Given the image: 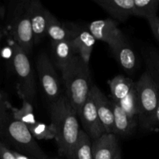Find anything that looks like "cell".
<instances>
[{"instance_id":"obj_1","label":"cell","mask_w":159,"mask_h":159,"mask_svg":"<svg viewBox=\"0 0 159 159\" xmlns=\"http://www.w3.org/2000/svg\"><path fill=\"white\" fill-rule=\"evenodd\" d=\"M50 126L55 133V139L59 155L69 159L79 138L80 124L77 114L65 94L50 104Z\"/></svg>"},{"instance_id":"obj_2","label":"cell","mask_w":159,"mask_h":159,"mask_svg":"<svg viewBox=\"0 0 159 159\" xmlns=\"http://www.w3.org/2000/svg\"><path fill=\"white\" fill-rule=\"evenodd\" d=\"M12 107L2 95L0 96V137L17 152L34 159H48L36 142L27 126L13 117Z\"/></svg>"},{"instance_id":"obj_3","label":"cell","mask_w":159,"mask_h":159,"mask_svg":"<svg viewBox=\"0 0 159 159\" xmlns=\"http://www.w3.org/2000/svg\"><path fill=\"white\" fill-rule=\"evenodd\" d=\"M61 71L65 95L78 116L93 86L89 65L76 55Z\"/></svg>"},{"instance_id":"obj_4","label":"cell","mask_w":159,"mask_h":159,"mask_svg":"<svg viewBox=\"0 0 159 159\" xmlns=\"http://www.w3.org/2000/svg\"><path fill=\"white\" fill-rule=\"evenodd\" d=\"M139 101V125L143 130L153 131L157 126L156 112L159 105V89L145 71L136 82Z\"/></svg>"},{"instance_id":"obj_5","label":"cell","mask_w":159,"mask_h":159,"mask_svg":"<svg viewBox=\"0 0 159 159\" xmlns=\"http://www.w3.org/2000/svg\"><path fill=\"white\" fill-rule=\"evenodd\" d=\"M12 62L17 76V93L22 100L33 103L36 97V82L28 54L17 43L12 47Z\"/></svg>"},{"instance_id":"obj_6","label":"cell","mask_w":159,"mask_h":159,"mask_svg":"<svg viewBox=\"0 0 159 159\" xmlns=\"http://www.w3.org/2000/svg\"><path fill=\"white\" fill-rule=\"evenodd\" d=\"M30 0L21 1L15 6L11 23V33L18 44L27 54L31 53L34 36L30 20Z\"/></svg>"},{"instance_id":"obj_7","label":"cell","mask_w":159,"mask_h":159,"mask_svg":"<svg viewBox=\"0 0 159 159\" xmlns=\"http://www.w3.org/2000/svg\"><path fill=\"white\" fill-rule=\"evenodd\" d=\"M36 65L41 88L50 104L52 103L63 95L52 62L45 53H41L37 57Z\"/></svg>"},{"instance_id":"obj_8","label":"cell","mask_w":159,"mask_h":159,"mask_svg":"<svg viewBox=\"0 0 159 159\" xmlns=\"http://www.w3.org/2000/svg\"><path fill=\"white\" fill-rule=\"evenodd\" d=\"M78 116L84 127V130L91 138L92 141L98 139L105 133V130L100 121L91 91L87 100L81 107Z\"/></svg>"},{"instance_id":"obj_9","label":"cell","mask_w":159,"mask_h":159,"mask_svg":"<svg viewBox=\"0 0 159 159\" xmlns=\"http://www.w3.org/2000/svg\"><path fill=\"white\" fill-rule=\"evenodd\" d=\"M87 30L95 40L104 42L109 47L125 37L123 31L118 28V23L111 18L95 20L88 23Z\"/></svg>"},{"instance_id":"obj_10","label":"cell","mask_w":159,"mask_h":159,"mask_svg":"<svg viewBox=\"0 0 159 159\" xmlns=\"http://www.w3.org/2000/svg\"><path fill=\"white\" fill-rule=\"evenodd\" d=\"M29 14L34 36V43H39L46 35L51 13L41 2L31 0L30 2Z\"/></svg>"},{"instance_id":"obj_11","label":"cell","mask_w":159,"mask_h":159,"mask_svg":"<svg viewBox=\"0 0 159 159\" xmlns=\"http://www.w3.org/2000/svg\"><path fill=\"white\" fill-rule=\"evenodd\" d=\"M91 93L94 96L100 121L105 130V133L113 134L114 113L112 100L94 85L92 86Z\"/></svg>"},{"instance_id":"obj_12","label":"cell","mask_w":159,"mask_h":159,"mask_svg":"<svg viewBox=\"0 0 159 159\" xmlns=\"http://www.w3.org/2000/svg\"><path fill=\"white\" fill-rule=\"evenodd\" d=\"M119 150L117 136L114 134L104 133L92 141L94 159H113Z\"/></svg>"},{"instance_id":"obj_13","label":"cell","mask_w":159,"mask_h":159,"mask_svg":"<svg viewBox=\"0 0 159 159\" xmlns=\"http://www.w3.org/2000/svg\"><path fill=\"white\" fill-rule=\"evenodd\" d=\"M117 62L128 73L133 72L137 65V57L126 37L109 47Z\"/></svg>"},{"instance_id":"obj_14","label":"cell","mask_w":159,"mask_h":159,"mask_svg":"<svg viewBox=\"0 0 159 159\" xmlns=\"http://www.w3.org/2000/svg\"><path fill=\"white\" fill-rule=\"evenodd\" d=\"M115 21L124 22L132 16L133 0H94Z\"/></svg>"},{"instance_id":"obj_15","label":"cell","mask_w":159,"mask_h":159,"mask_svg":"<svg viewBox=\"0 0 159 159\" xmlns=\"http://www.w3.org/2000/svg\"><path fill=\"white\" fill-rule=\"evenodd\" d=\"M55 64L62 71L77 54L73 40H64L51 43Z\"/></svg>"},{"instance_id":"obj_16","label":"cell","mask_w":159,"mask_h":159,"mask_svg":"<svg viewBox=\"0 0 159 159\" xmlns=\"http://www.w3.org/2000/svg\"><path fill=\"white\" fill-rule=\"evenodd\" d=\"M112 100V99H111ZM114 113V131L116 136L127 137L134 131L135 127L138 125L129 118L125 113L119 104L112 100Z\"/></svg>"},{"instance_id":"obj_17","label":"cell","mask_w":159,"mask_h":159,"mask_svg":"<svg viewBox=\"0 0 159 159\" xmlns=\"http://www.w3.org/2000/svg\"><path fill=\"white\" fill-rule=\"evenodd\" d=\"M80 29L70 28L62 24L51 14L49 19L46 35L52 43L64 40H72L76 37Z\"/></svg>"},{"instance_id":"obj_18","label":"cell","mask_w":159,"mask_h":159,"mask_svg":"<svg viewBox=\"0 0 159 159\" xmlns=\"http://www.w3.org/2000/svg\"><path fill=\"white\" fill-rule=\"evenodd\" d=\"M133 81L129 78L125 76L116 75L113 79L108 81L109 89L111 91L112 100L114 102H118L124 99L135 86Z\"/></svg>"},{"instance_id":"obj_19","label":"cell","mask_w":159,"mask_h":159,"mask_svg":"<svg viewBox=\"0 0 159 159\" xmlns=\"http://www.w3.org/2000/svg\"><path fill=\"white\" fill-rule=\"evenodd\" d=\"M77 54L84 62L89 64L91 53L96 40L87 30H80L77 35L73 39Z\"/></svg>"},{"instance_id":"obj_20","label":"cell","mask_w":159,"mask_h":159,"mask_svg":"<svg viewBox=\"0 0 159 159\" xmlns=\"http://www.w3.org/2000/svg\"><path fill=\"white\" fill-rule=\"evenodd\" d=\"M141 53L147 68L146 72L159 89V51L151 47H147L141 50Z\"/></svg>"},{"instance_id":"obj_21","label":"cell","mask_w":159,"mask_h":159,"mask_svg":"<svg viewBox=\"0 0 159 159\" xmlns=\"http://www.w3.org/2000/svg\"><path fill=\"white\" fill-rule=\"evenodd\" d=\"M69 159H94L92 140L84 130H80L76 144Z\"/></svg>"},{"instance_id":"obj_22","label":"cell","mask_w":159,"mask_h":159,"mask_svg":"<svg viewBox=\"0 0 159 159\" xmlns=\"http://www.w3.org/2000/svg\"><path fill=\"white\" fill-rule=\"evenodd\" d=\"M159 9V0H133L132 16L149 19L157 16Z\"/></svg>"},{"instance_id":"obj_23","label":"cell","mask_w":159,"mask_h":159,"mask_svg":"<svg viewBox=\"0 0 159 159\" xmlns=\"http://www.w3.org/2000/svg\"><path fill=\"white\" fill-rule=\"evenodd\" d=\"M118 103L124 110L125 113L129 116V118L139 124L140 110H139L138 95H137V89H136V83L135 86L132 88L130 93Z\"/></svg>"},{"instance_id":"obj_24","label":"cell","mask_w":159,"mask_h":159,"mask_svg":"<svg viewBox=\"0 0 159 159\" xmlns=\"http://www.w3.org/2000/svg\"><path fill=\"white\" fill-rule=\"evenodd\" d=\"M22 107L20 108H11L12 116L17 120L23 123L26 126H30L31 124L37 122L35 120V116L34 114V108L32 103L26 100H22Z\"/></svg>"},{"instance_id":"obj_25","label":"cell","mask_w":159,"mask_h":159,"mask_svg":"<svg viewBox=\"0 0 159 159\" xmlns=\"http://www.w3.org/2000/svg\"><path fill=\"white\" fill-rule=\"evenodd\" d=\"M31 135L37 140H51L55 139V133L50 125L41 122H35L31 125L27 126Z\"/></svg>"},{"instance_id":"obj_26","label":"cell","mask_w":159,"mask_h":159,"mask_svg":"<svg viewBox=\"0 0 159 159\" xmlns=\"http://www.w3.org/2000/svg\"><path fill=\"white\" fill-rule=\"evenodd\" d=\"M147 22L153 35L159 43V17L157 16L153 17V18L147 20Z\"/></svg>"},{"instance_id":"obj_27","label":"cell","mask_w":159,"mask_h":159,"mask_svg":"<svg viewBox=\"0 0 159 159\" xmlns=\"http://www.w3.org/2000/svg\"><path fill=\"white\" fill-rule=\"evenodd\" d=\"M0 159H17L13 151L8 148L2 142H0Z\"/></svg>"},{"instance_id":"obj_28","label":"cell","mask_w":159,"mask_h":159,"mask_svg":"<svg viewBox=\"0 0 159 159\" xmlns=\"http://www.w3.org/2000/svg\"><path fill=\"white\" fill-rule=\"evenodd\" d=\"M14 154H15L16 158L17 159H34V158H31V157L27 156V155H23V154H21V153H19V152H14Z\"/></svg>"},{"instance_id":"obj_29","label":"cell","mask_w":159,"mask_h":159,"mask_svg":"<svg viewBox=\"0 0 159 159\" xmlns=\"http://www.w3.org/2000/svg\"><path fill=\"white\" fill-rule=\"evenodd\" d=\"M156 120H157V125H159V105L157 109V112H156Z\"/></svg>"},{"instance_id":"obj_30","label":"cell","mask_w":159,"mask_h":159,"mask_svg":"<svg viewBox=\"0 0 159 159\" xmlns=\"http://www.w3.org/2000/svg\"><path fill=\"white\" fill-rule=\"evenodd\" d=\"M113 159H122V157H121V151H118V152L117 153V155H115V158Z\"/></svg>"},{"instance_id":"obj_31","label":"cell","mask_w":159,"mask_h":159,"mask_svg":"<svg viewBox=\"0 0 159 159\" xmlns=\"http://www.w3.org/2000/svg\"><path fill=\"white\" fill-rule=\"evenodd\" d=\"M48 159H63V158H48Z\"/></svg>"},{"instance_id":"obj_32","label":"cell","mask_w":159,"mask_h":159,"mask_svg":"<svg viewBox=\"0 0 159 159\" xmlns=\"http://www.w3.org/2000/svg\"><path fill=\"white\" fill-rule=\"evenodd\" d=\"M0 38H1V33H0Z\"/></svg>"},{"instance_id":"obj_33","label":"cell","mask_w":159,"mask_h":159,"mask_svg":"<svg viewBox=\"0 0 159 159\" xmlns=\"http://www.w3.org/2000/svg\"><path fill=\"white\" fill-rule=\"evenodd\" d=\"M1 95H2V94H0V96H1Z\"/></svg>"}]
</instances>
